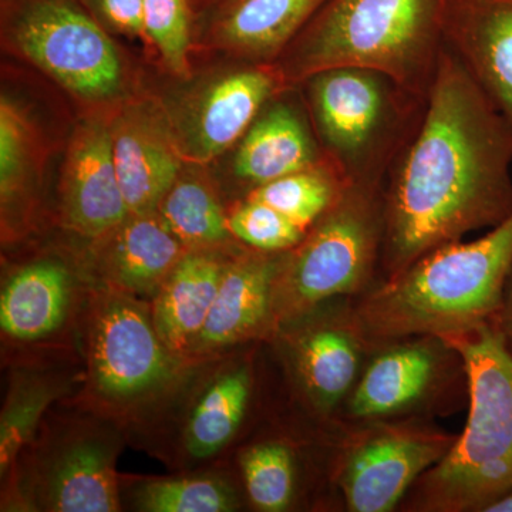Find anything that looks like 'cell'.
I'll return each mask as SVG.
<instances>
[{
  "label": "cell",
  "instance_id": "obj_15",
  "mask_svg": "<svg viewBox=\"0 0 512 512\" xmlns=\"http://www.w3.org/2000/svg\"><path fill=\"white\" fill-rule=\"evenodd\" d=\"M281 254L248 248L229 256L191 359L224 352L274 328V286Z\"/></svg>",
  "mask_w": 512,
  "mask_h": 512
},
{
  "label": "cell",
  "instance_id": "obj_20",
  "mask_svg": "<svg viewBox=\"0 0 512 512\" xmlns=\"http://www.w3.org/2000/svg\"><path fill=\"white\" fill-rule=\"evenodd\" d=\"M100 254L101 278L110 288L136 298H153L190 249L185 247L158 212L128 215L107 235Z\"/></svg>",
  "mask_w": 512,
  "mask_h": 512
},
{
  "label": "cell",
  "instance_id": "obj_26",
  "mask_svg": "<svg viewBox=\"0 0 512 512\" xmlns=\"http://www.w3.org/2000/svg\"><path fill=\"white\" fill-rule=\"evenodd\" d=\"M64 392L63 380L46 373L16 372L0 414V476L5 477L29 446L50 404Z\"/></svg>",
  "mask_w": 512,
  "mask_h": 512
},
{
  "label": "cell",
  "instance_id": "obj_32",
  "mask_svg": "<svg viewBox=\"0 0 512 512\" xmlns=\"http://www.w3.org/2000/svg\"><path fill=\"white\" fill-rule=\"evenodd\" d=\"M109 32L144 39V0H82Z\"/></svg>",
  "mask_w": 512,
  "mask_h": 512
},
{
  "label": "cell",
  "instance_id": "obj_30",
  "mask_svg": "<svg viewBox=\"0 0 512 512\" xmlns=\"http://www.w3.org/2000/svg\"><path fill=\"white\" fill-rule=\"evenodd\" d=\"M191 30V0H144V40L177 76L188 72Z\"/></svg>",
  "mask_w": 512,
  "mask_h": 512
},
{
  "label": "cell",
  "instance_id": "obj_9",
  "mask_svg": "<svg viewBox=\"0 0 512 512\" xmlns=\"http://www.w3.org/2000/svg\"><path fill=\"white\" fill-rule=\"evenodd\" d=\"M357 433L340 458L338 485L352 512L396 510L456 436L414 423L382 424Z\"/></svg>",
  "mask_w": 512,
  "mask_h": 512
},
{
  "label": "cell",
  "instance_id": "obj_16",
  "mask_svg": "<svg viewBox=\"0 0 512 512\" xmlns=\"http://www.w3.org/2000/svg\"><path fill=\"white\" fill-rule=\"evenodd\" d=\"M296 94L298 87L275 94L239 140L232 170L251 190L323 161L302 93Z\"/></svg>",
  "mask_w": 512,
  "mask_h": 512
},
{
  "label": "cell",
  "instance_id": "obj_13",
  "mask_svg": "<svg viewBox=\"0 0 512 512\" xmlns=\"http://www.w3.org/2000/svg\"><path fill=\"white\" fill-rule=\"evenodd\" d=\"M64 225L82 237L103 239L127 220L113 158L111 120L89 119L74 131L60 181Z\"/></svg>",
  "mask_w": 512,
  "mask_h": 512
},
{
  "label": "cell",
  "instance_id": "obj_28",
  "mask_svg": "<svg viewBox=\"0 0 512 512\" xmlns=\"http://www.w3.org/2000/svg\"><path fill=\"white\" fill-rule=\"evenodd\" d=\"M248 500L256 510H289L296 491V458L288 444L279 440L258 441L239 457Z\"/></svg>",
  "mask_w": 512,
  "mask_h": 512
},
{
  "label": "cell",
  "instance_id": "obj_31",
  "mask_svg": "<svg viewBox=\"0 0 512 512\" xmlns=\"http://www.w3.org/2000/svg\"><path fill=\"white\" fill-rule=\"evenodd\" d=\"M232 237L256 251L281 254L295 248L305 229L265 202L245 198L228 214Z\"/></svg>",
  "mask_w": 512,
  "mask_h": 512
},
{
  "label": "cell",
  "instance_id": "obj_5",
  "mask_svg": "<svg viewBox=\"0 0 512 512\" xmlns=\"http://www.w3.org/2000/svg\"><path fill=\"white\" fill-rule=\"evenodd\" d=\"M298 87L323 160L346 184L384 188L419 128L427 99L363 67L323 70Z\"/></svg>",
  "mask_w": 512,
  "mask_h": 512
},
{
  "label": "cell",
  "instance_id": "obj_18",
  "mask_svg": "<svg viewBox=\"0 0 512 512\" xmlns=\"http://www.w3.org/2000/svg\"><path fill=\"white\" fill-rule=\"evenodd\" d=\"M308 320L305 328L293 333L289 357L303 393L319 412L329 413L355 389L362 373L366 346L350 320L342 318Z\"/></svg>",
  "mask_w": 512,
  "mask_h": 512
},
{
  "label": "cell",
  "instance_id": "obj_2",
  "mask_svg": "<svg viewBox=\"0 0 512 512\" xmlns=\"http://www.w3.org/2000/svg\"><path fill=\"white\" fill-rule=\"evenodd\" d=\"M512 269V215L483 237L434 249L349 309L366 348L419 336L460 338L494 322Z\"/></svg>",
  "mask_w": 512,
  "mask_h": 512
},
{
  "label": "cell",
  "instance_id": "obj_4",
  "mask_svg": "<svg viewBox=\"0 0 512 512\" xmlns=\"http://www.w3.org/2000/svg\"><path fill=\"white\" fill-rule=\"evenodd\" d=\"M446 342L463 362L467 423L446 457L414 484L410 507L487 512L512 490V353L495 320Z\"/></svg>",
  "mask_w": 512,
  "mask_h": 512
},
{
  "label": "cell",
  "instance_id": "obj_24",
  "mask_svg": "<svg viewBox=\"0 0 512 512\" xmlns=\"http://www.w3.org/2000/svg\"><path fill=\"white\" fill-rule=\"evenodd\" d=\"M157 212L190 251L220 249L234 238L229 231L227 212L200 171L183 168Z\"/></svg>",
  "mask_w": 512,
  "mask_h": 512
},
{
  "label": "cell",
  "instance_id": "obj_17",
  "mask_svg": "<svg viewBox=\"0 0 512 512\" xmlns=\"http://www.w3.org/2000/svg\"><path fill=\"white\" fill-rule=\"evenodd\" d=\"M444 45L512 127V0H448Z\"/></svg>",
  "mask_w": 512,
  "mask_h": 512
},
{
  "label": "cell",
  "instance_id": "obj_34",
  "mask_svg": "<svg viewBox=\"0 0 512 512\" xmlns=\"http://www.w3.org/2000/svg\"><path fill=\"white\" fill-rule=\"evenodd\" d=\"M487 512H512V490L508 491L500 500L495 501Z\"/></svg>",
  "mask_w": 512,
  "mask_h": 512
},
{
  "label": "cell",
  "instance_id": "obj_21",
  "mask_svg": "<svg viewBox=\"0 0 512 512\" xmlns=\"http://www.w3.org/2000/svg\"><path fill=\"white\" fill-rule=\"evenodd\" d=\"M231 255L192 249L181 258L154 296L153 320L165 346L181 362L191 359Z\"/></svg>",
  "mask_w": 512,
  "mask_h": 512
},
{
  "label": "cell",
  "instance_id": "obj_1",
  "mask_svg": "<svg viewBox=\"0 0 512 512\" xmlns=\"http://www.w3.org/2000/svg\"><path fill=\"white\" fill-rule=\"evenodd\" d=\"M512 127L444 45L426 110L384 184L379 275L512 215Z\"/></svg>",
  "mask_w": 512,
  "mask_h": 512
},
{
  "label": "cell",
  "instance_id": "obj_14",
  "mask_svg": "<svg viewBox=\"0 0 512 512\" xmlns=\"http://www.w3.org/2000/svg\"><path fill=\"white\" fill-rule=\"evenodd\" d=\"M111 141L128 215L157 212L184 161L165 110L143 101L126 104L111 119Z\"/></svg>",
  "mask_w": 512,
  "mask_h": 512
},
{
  "label": "cell",
  "instance_id": "obj_7",
  "mask_svg": "<svg viewBox=\"0 0 512 512\" xmlns=\"http://www.w3.org/2000/svg\"><path fill=\"white\" fill-rule=\"evenodd\" d=\"M87 389L109 416L131 417L173 389L184 362L168 350L143 299L97 289L84 328Z\"/></svg>",
  "mask_w": 512,
  "mask_h": 512
},
{
  "label": "cell",
  "instance_id": "obj_22",
  "mask_svg": "<svg viewBox=\"0 0 512 512\" xmlns=\"http://www.w3.org/2000/svg\"><path fill=\"white\" fill-rule=\"evenodd\" d=\"M73 279L57 259L16 269L0 295V328L16 342L45 339L62 328L72 303Z\"/></svg>",
  "mask_w": 512,
  "mask_h": 512
},
{
  "label": "cell",
  "instance_id": "obj_11",
  "mask_svg": "<svg viewBox=\"0 0 512 512\" xmlns=\"http://www.w3.org/2000/svg\"><path fill=\"white\" fill-rule=\"evenodd\" d=\"M120 437L93 421L76 423L43 451L36 464V510L117 512L121 510L117 457Z\"/></svg>",
  "mask_w": 512,
  "mask_h": 512
},
{
  "label": "cell",
  "instance_id": "obj_10",
  "mask_svg": "<svg viewBox=\"0 0 512 512\" xmlns=\"http://www.w3.org/2000/svg\"><path fill=\"white\" fill-rule=\"evenodd\" d=\"M284 89L274 64L265 63L245 62L202 83L180 106L165 111L178 153L192 164L220 157Z\"/></svg>",
  "mask_w": 512,
  "mask_h": 512
},
{
  "label": "cell",
  "instance_id": "obj_12",
  "mask_svg": "<svg viewBox=\"0 0 512 512\" xmlns=\"http://www.w3.org/2000/svg\"><path fill=\"white\" fill-rule=\"evenodd\" d=\"M461 357L446 340L419 336L377 349L346 404L350 419L376 423L427 402Z\"/></svg>",
  "mask_w": 512,
  "mask_h": 512
},
{
  "label": "cell",
  "instance_id": "obj_25",
  "mask_svg": "<svg viewBox=\"0 0 512 512\" xmlns=\"http://www.w3.org/2000/svg\"><path fill=\"white\" fill-rule=\"evenodd\" d=\"M127 494L131 507L143 512H232L241 507L234 485L211 474L138 478Z\"/></svg>",
  "mask_w": 512,
  "mask_h": 512
},
{
  "label": "cell",
  "instance_id": "obj_6",
  "mask_svg": "<svg viewBox=\"0 0 512 512\" xmlns=\"http://www.w3.org/2000/svg\"><path fill=\"white\" fill-rule=\"evenodd\" d=\"M383 190L346 184L305 237L282 252L274 286V328L316 312L325 302L359 296L379 274Z\"/></svg>",
  "mask_w": 512,
  "mask_h": 512
},
{
  "label": "cell",
  "instance_id": "obj_33",
  "mask_svg": "<svg viewBox=\"0 0 512 512\" xmlns=\"http://www.w3.org/2000/svg\"><path fill=\"white\" fill-rule=\"evenodd\" d=\"M495 323L503 333L507 348L512 353V269L510 276H508L507 286H505L503 308H501L500 315H498Z\"/></svg>",
  "mask_w": 512,
  "mask_h": 512
},
{
  "label": "cell",
  "instance_id": "obj_3",
  "mask_svg": "<svg viewBox=\"0 0 512 512\" xmlns=\"http://www.w3.org/2000/svg\"><path fill=\"white\" fill-rule=\"evenodd\" d=\"M448 0H326L274 63L285 89L336 67L389 74L427 99L441 53Z\"/></svg>",
  "mask_w": 512,
  "mask_h": 512
},
{
  "label": "cell",
  "instance_id": "obj_23",
  "mask_svg": "<svg viewBox=\"0 0 512 512\" xmlns=\"http://www.w3.org/2000/svg\"><path fill=\"white\" fill-rule=\"evenodd\" d=\"M252 367L229 363L212 375L195 397L183 430L185 454L194 461L217 457L237 436L248 413Z\"/></svg>",
  "mask_w": 512,
  "mask_h": 512
},
{
  "label": "cell",
  "instance_id": "obj_29",
  "mask_svg": "<svg viewBox=\"0 0 512 512\" xmlns=\"http://www.w3.org/2000/svg\"><path fill=\"white\" fill-rule=\"evenodd\" d=\"M36 141L28 116L18 103L0 101V195L3 214L28 190L35 167Z\"/></svg>",
  "mask_w": 512,
  "mask_h": 512
},
{
  "label": "cell",
  "instance_id": "obj_19",
  "mask_svg": "<svg viewBox=\"0 0 512 512\" xmlns=\"http://www.w3.org/2000/svg\"><path fill=\"white\" fill-rule=\"evenodd\" d=\"M326 0H218L208 39L248 63L274 64Z\"/></svg>",
  "mask_w": 512,
  "mask_h": 512
},
{
  "label": "cell",
  "instance_id": "obj_8",
  "mask_svg": "<svg viewBox=\"0 0 512 512\" xmlns=\"http://www.w3.org/2000/svg\"><path fill=\"white\" fill-rule=\"evenodd\" d=\"M6 39L67 92L89 103L123 93L124 63L82 0H6Z\"/></svg>",
  "mask_w": 512,
  "mask_h": 512
},
{
  "label": "cell",
  "instance_id": "obj_27",
  "mask_svg": "<svg viewBox=\"0 0 512 512\" xmlns=\"http://www.w3.org/2000/svg\"><path fill=\"white\" fill-rule=\"evenodd\" d=\"M345 180L325 160L256 187L247 197L265 202L308 231L345 188Z\"/></svg>",
  "mask_w": 512,
  "mask_h": 512
}]
</instances>
